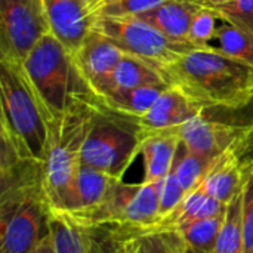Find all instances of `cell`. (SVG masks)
<instances>
[{
    "mask_svg": "<svg viewBox=\"0 0 253 253\" xmlns=\"http://www.w3.org/2000/svg\"><path fill=\"white\" fill-rule=\"evenodd\" d=\"M138 243L142 253H187V243L178 231L144 236Z\"/></svg>",
    "mask_w": 253,
    "mask_h": 253,
    "instance_id": "cell-27",
    "label": "cell"
},
{
    "mask_svg": "<svg viewBox=\"0 0 253 253\" xmlns=\"http://www.w3.org/2000/svg\"><path fill=\"white\" fill-rule=\"evenodd\" d=\"M246 125L225 123L206 116V111L179 126L182 144L197 156L213 160L233 148L243 136Z\"/></svg>",
    "mask_w": 253,
    "mask_h": 253,
    "instance_id": "cell-12",
    "label": "cell"
},
{
    "mask_svg": "<svg viewBox=\"0 0 253 253\" xmlns=\"http://www.w3.org/2000/svg\"><path fill=\"white\" fill-rule=\"evenodd\" d=\"M187 253H199V252H196V251H193V249H190V248L187 246Z\"/></svg>",
    "mask_w": 253,
    "mask_h": 253,
    "instance_id": "cell-34",
    "label": "cell"
},
{
    "mask_svg": "<svg viewBox=\"0 0 253 253\" xmlns=\"http://www.w3.org/2000/svg\"><path fill=\"white\" fill-rule=\"evenodd\" d=\"M98 105V101L79 102L46 123L43 190L50 211L65 212L73 205L77 175L83 166V147Z\"/></svg>",
    "mask_w": 253,
    "mask_h": 253,
    "instance_id": "cell-3",
    "label": "cell"
},
{
    "mask_svg": "<svg viewBox=\"0 0 253 253\" xmlns=\"http://www.w3.org/2000/svg\"><path fill=\"white\" fill-rule=\"evenodd\" d=\"M169 83L162 84H145L129 90L116 92L107 96L101 105L105 108L130 119H139L150 111L162 93L169 87Z\"/></svg>",
    "mask_w": 253,
    "mask_h": 253,
    "instance_id": "cell-19",
    "label": "cell"
},
{
    "mask_svg": "<svg viewBox=\"0 0 253 253\" xmlns=\"http://www.w3.org/2000/svg\"><path fill=\"white\" fill-rule=\"evenodd\" d=\"M49 33L42 0H0V61L21 65Z\"/></svg>",
    "mask_w": 253,
    "mask_h": 253,
    "instance_id": "cell-8",
    "label": "cell"
},
{
    "mask_svg": "<svg viewBox=\"0 0 253 253\" xmlns=\"http://www.w3.org/2000/svg\"><path fill=\"white\" fill-rule=\"evenodd\" d=\"M49 231L56 253H125L117 225H80L50 211Z\"/></svg>",
    "mask_w": 253,
    "mask_h": 253,
    "instance_id": "cell-9",
    "label": "cell"
},
{
    "mask_svg": "<svg viewBox=\"0 0 253 253\" xmlns=\"http://www.w3.org/2000/svg\"><path fill=\"white\" fill-rule=\"evenodd\" d=\"M125 253H142L138 240H130V242H127V243H126V248H125Z\"/></svg>",
    "mask_w": 253,
    "mask_h": 253,
    "instance_id": "cell-33",
    "label": "cell"
},
{
    "mask_svg": "<svg viewBox=\"0 0 253 253\" xmlns=\"http://www.w3.org/2000/svg\"><path fill=\"white\" fill-rule=\"evenodd\" d=\"M139 154L141 136L135 120L99 104L83 147V165L123 179Z\"/></svg>",
    "mask_w": 253,
    "mask_h": 253,
    "instance_id": "cell-5",
    "label": "cell"
},
{
    "mask_svg": "<svg viewBox=\"0 0 253 253\" xmlns=\"http://www.w3.org/2000/svg\"><path fill=\"white\" fill-rule=\"evenodd\" d=\"M243 166V230L245 253H253V162Z\"/></svg>",
    "mask_w": 253,
    "mask_h": 253,
    "instance_id": "cell-28",
    "label": "cell"
},
{
    "mask_svg": "<svg viewBox=\"0 0 253 253\" xmlns=\"http://www.w3.org/2000/svg\"><path fill=\"white\" fill-rule=\"evenodd\" d=\"M50 33L73 55L93 31L95 0H42Z\"/></svg>",
    "mask_w": 253,
    "mask_h": 253,
    "instance_id": "cell-11",
    "label": "cell"
},
{
    "mask_svg": "<svg viewBox=\"0 0 253 253\" xmlns=\"http://www.w3.org/2000/svg\"><path fill=\"white\" fill-rule=\"evenodd\" d=\"M93 30L110 39L123 52L138 56L160 70L196 49L190 43L168 37L138 15L96 16Z\"/></svg>",
    "mask_w": 253,
    "mask_h": 253,
    "instance_id": "cell-7",
    "label": "cell"
},
{
    "mask_svg": "<svg viewBox=\"0 0 253 253\" xmlns=\"http://www.w3.org/2000/svg\"><path fill=\"white\" fill-rule=\"evenodd\" d=\"M211 163L212 160L197 156L181 142L173 168H172V173L176 176L182 188L187 193H190L200 185Z\"/></svg>",
    "mask_w": 253,
    "mask_h": 253,
    "instance_id": "cell-23",
    "label": "cell"
},
{
    "mask_svg": "<svg viewBox=\"0 0 253 253\" xmlns=\"http://www.w3.org/2000/svg\"><path fill=\"white\" fill-rule=\"evenodd\" d=\"M30 253H56L50 231H47V233L37 242V245L33 248V251Z\"/></svg>",
    "mask_w": 253,
    "mask_h": 253,
    "instance_id": "cell-31",
    "label": "cell"
},
{
    "mask_svg": "<svg viewBox=\"0 0 253 253\" xmlns=\"http://www.w3.org/2000/svg\"><path fill=\"white\" fill-rule=\"evenodd\" d=\"M200 4L191 0H169L138 16L178 42H188L190 25ZM191 44V43H190Z\"/></svg>",
    "mask_w": 253,
    "mask_h": 253,
    "instance_id": "cell-16",
    "label": "cell"
},
{
    "mask_svg": "<svg viewBox=\"0 0 253 253\" xmlns=\"http://www.w3.org/2000/svg\"><path fill=\"white\" fill-rule=\"evenodd\" d=\"M162 83H168V80L160 68L154 67L153 64L138 56L125 53V56L119 61V64L113 71L110 87L104 99L116 92L129 90L145 84H162Z\"/></svg>",
    "mask_w": 253,
    "mask_h": 253,
    "instance_id": "cell-17",
    "label": "cell"
},
{
    "mask_svg": "<svg viewBox=\"0 0 253 253\" xmlns=\"http://www.w3.org/2000/svg\"><path fill=\"white\" fill-rule=\"evenodd\" d=\"M224 213L188 222L182 225L178 233L182 236L184 242L190 249L199 253H213L222 225Z\"/></svg>",
    "mask_w": 253,
    "mask_h": 253,
    "instance_id": "cell-21",
    "label": "cell"
},
{
    "mask_svg": "<svg viewBox=\"0 0 253 253\" xmlns=\"http://www.w3.org/2000/svg\"><path fill=\"white\" fill-rule=\"evenodd\" d=\"M213 253H245L243 187L225 206V213Z\"/></svg>",
    "mask_w": 253,
    "mask_h": 253,
    "instance_id": "cell-20",
    "label": "cell"
},
{
    "mask_svg": "<svg viewBox=\"0 0 253 253\" xmlns=\"http://www.w3.org/2000/svg\"><path fill=\"white\" fill-rule=\"evenodd\" d=\"M43 179L0 190V253H30L49 231Z\"/></svg>",
    "mask_w": 253,
    "mask_h": 253,
    "instance_id": "cell-4",
    "label": "cell"
},
{
    "mask_svg": "<svg viewBox=\"0 0 253 253\" xmlns=\"http://www.w3.org/2000/svg\"><path fill=\"white\" fill-rule=\"evenodd\" d=\"M0 132L43 162L47 126L30 89L7 62H0Z\"/></svg>",
    "mask_w": 253,
    "mask_h": 253,
    "instance_id": "cell-6",
    "label": "cell"
},
{
    "mask_svg": "<svg viewBox=\"0 0 253 253\" xmlns=\"http://www.w3.org/2000/svg\"><path fill=\"white\" fill-rule=\"evenodd\" d=\"M215 39L218 40V50L242 64L253 68V34L240 30L231 24L222 22Z\"/></svg>",
    "mask_w": 253,
    "mask_h": 253,
    "instance_id": "cell-22",
    "label": "cell"
},
{
    "mask_svg": "<svg viewBox=\"0 0 253 253\" xmlns=\"http://www.w3.org/2000/svg\"><path fill=\"white\" fill-rule=\"evenodd\" d=\"M120 181L123 179L111 176L87 165H83L77 175L73 205L65 212L90 209L93 206L101 205L111 194V191L117 187Z\"/></svg>",
    "mask_w": 253,
    "mask_h": 253,
    "instance_id": "cell-18",
    "label": "cell"
},
{
    "mask_svg": "<svg viewBox=\"0 0 253 253\" xmlns=\"http://www.w3.org/2000/svg\"><path fill=\"white\" fill-rule=\"evenodd\" d=\"M221 22L231 24L253 34V0H233L225 4L212 7Z\"/></svg>",
    "mask_w": 253,
    "mask_h": 253,
    "instance_id": "cell-26",
    "label": "cell"
},
{
    "mask_svg": "<svg viewBox=\"0 0 253 253\" xmlns=\"http://www.w3.org/2000/svg\"><path fill=\"white\" fill-rule=\"evenodd\" d=\"M218 21H221V19H219L218 13L212 7L199 6L197 12L193 16L191 25H190L188 42L196 49H211V47H213L211 44V42L216 36V30L219 27Z\"/></svg>",
    "mask_w": 253,
    "mask_h": 253,
    "instance_id": "cell-24",
    "label": "cell"
},
{
    "mask_svg": "<svg viewBox=\"0 0 253 253\" xmlns=\"http://www.w3.org/2000/svg\"><path fill=\"white\" fill-rule=\"evenodd\" d=\"M203 111V108H200L179 89L170 84L147 114L133 120L141 130H163L179 127Z\"/></svg>",
    "mask_w": 253,
    "mask_h": 253,
    "instance_id": "cell-14",
    "label": "cell"
},
{
    "mask_svg": "<svg viewBox=\"0 0 253 253\" xmlns=\"http://www.w3.org/2000/svg\"><path fill=\"white\" fill-rule=\"evenodd\" d=\"M10 65L30 89L46 123L79 102L98 101L77 71L71 53L52 33L33 47L21 65Z\"/></svg>",
    "mask_w": 253,
    "mask_h": 253,
    "instance_id": "cell-2",
    "label": "cell"
},
{
    "mask_svg": "<svg viewBox=\"0 0 253 253\" xmlns=\"http://www.w3.org/2000/svg\"><path fill=\"white\" fill-rule=\"evenodd\" d=\"M200 6H208V7H213V6H219V4H225V3H230L233 0H191Z\"/></svg>",
    "mask_w": 253,
    "mask_h": 253,
    "instance_id": "cell-32",
    "label": "cell"
},
{
    "mask_svg": "<svg viewBox=\"0 0 253 253\" xmlns=\"http://www.w3.org/2000/svg\"><path fill=\"white\" fill-rule=\"evenodd\" d=\"M141 154L144 157V181L154 182L166 178L173 168L179 145V127L163 130H141Z\"/></svg>",
    "mask_w": 253,
    "mask_h": 253,
    "instance_id": "cell-13",
    "label": "cell"
},
{
    "mask_svg": "<svg viewBox=\"0 0 253 253\" xmlns=\"http://www.w3.org/2000/svg\"><path fill=\"white\" fill-rule=\"evenodd\" d=\"M233 150L237 154L240 163L253 162V120L246 123V130L239 142L233 147Z\"/></svg>",
    "mask_w": 253,
    "mask_h": 253,
    "instance_id": "cell-30",
    "label": "cell"
},
{
    "mask_svg": "<svg viewBox=\"0 0 253 253\" xmlns=\"http://www.w3.org/2000/svg\"><path fill=\"white\" fill-rule=\"evenodd\" d=\"M243 181V166L234 150L230 148L212 160L197 188L222 205H228L242 190Z\"/></svg>",
    "mask_w": 253,
    "mask_h": 253,
    "instance_id": "cell-15",
    "label": "cell"
},
{
    "mask_svg": "<svg viewBox=\"0 0 253 253\" xmlns=\"http://www.w3.org/2000/svg\"><path fill=\"white\" fill-rule=\"evenodd\" d=\"M169 0H95L93 10L96 16L141 15Z\"/></svg>",
    "mask_w": 253,
    "mask_h": 253,
    "instance_id": "cell-25",
    "label": "cell"
},
{
    "mask_svg": "<svg viewBox=\"0 0 253 253\" xmlns=\"http://www.w3.org/2000/svg\"><path fill=\"white\" fill-rule=\"evenodd\" d=\"M125 53L126 52H123L110 39L93 30L82 46L71 55L77 71L99 104L107 95L113 71Z\"/></svg>",
    "mask_w": 253,
    "mask_h": 253,
    "instance_id": "cell-10",
    "label": "cell"
},
{
    "mask_svg": "<svg viewBox=\"0 0 253 253\" xmlns=\"http://www.w3.org/2000/svg\"><path fill=\"white\" fill-rule=\"evenodd\" d=\"M169 84L179 89L205 111L239 110L253 99V68L215 46L193 49L162 68Z\"/></svg>",
    "mask_w": 253,
    "mask_h": 253,
    "instance_id": "cell-1",
    "label": "cell"
},
{
    "mask_svg": "<svg viewBox=\"0 0 253 253\" xmlns=\"http://www.w3.org/2000/svg\"><path fill=\"white\" fill-rule=\"evenodd\" d=\"M185 194L187 191L182 188V185L179 184V181L172 172L166 178H163L162 185H160V216L159 218L173 212L179 206V203L184 200Z\"/></svg>",
    "mask_w": 253,
    "mask_h": 253,
    "instance_id": "cell-29",
    "label": "cell"
}]
</instances>
